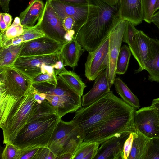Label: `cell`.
Instances as JSON below:
<instances>
[{
	"mask_svg": "<svg viewBox=\"0 0 159 159\" xmlns=\"http://www.w3.org/2000/svg\"><path fill=\"white\" fill-rule=\"evenodd\" d=\"M87 20L79 30L76 39L83 51L94 50L121 20L119 4L111 6L105 0H88Z\"/></svg>",
	"mask_w": 159,
	"mask_h": 159,
	"instance_id": "obj_1",
	"label": "cell"
},
{
	"mask_svg": "<svg viewBox=\"0 0 159 159\" xmlns=\"http://www.w3.org/2000/svg\"><path fill=\"white\" fill-rule=\"evenodd\" d=\"M34 90L32 85L20 97L0 93V127L4 144L12 143L27 123L36 101Z\"/></svg>",
	"mask_w": 159,
	"mask_h": 159,
	"instance_id": "obj_2",
	"label": "cell"
},
{
	"mask_svg": "<svg viewBox=\"0 0 159 159\" xmlns=\"http://www.w3.org/2000/svg\"><path fill=\"white\" fill-rule=\"evenodd\" d=\"M135 110L110 91L94 102L78 110L72 120L84 132L96 125Z\"/></svg>",
	"mask_w": 159,
	"mask_h": 159,
	"instance_id": "obj_3",
	"label": "cell"
},
{
	"mask_svg": "<svg viewBox=\"0 0 159 159\" xmlns=\"http://www.w3.org/2000/svg\"><path fill=\"white\" fill-rule=\"evenodd\" d=\"M61 119V118L57 114L28 122L12 143L20 149L48 147Z\"/></svg>",
	"mask_w": 159,
	"mask_h": 159,
	"instance_id": "obj_4",
	"label": "cell"
},
{
	"mask_svg": "<svg viewBox=\"0 0 159 159\" xmlns=\"http://www.w3.org/2000/svg\"><path fill=\"white\" fill-rule=\"evenodd\" d=\"M57 86L46 82L34 83L33 86L42 93L46 100L56 108L60 117L75 112L82 107L81 96L57 75Z\"/></svg>",
	"mask_w": 159,
	"mask_h": 159,
	"instance_id": "obj_5",
	"label": "cell"
},
{
	"mask_svg": "<svg viewBox=\"0 0 159 159\" xmlns=\"http://www.w3.org/2000/svg\"><path fill=\"white\" fill-rule=\"evenodd\" d=\"M83 130L73 120L58 123L48 147L56 159H73L84 141Z\"/></svg>",
	"mask_w": 159,
	"mask_h": 159,
	"instance_id": "obj_6",
	"label": "cell"
},
{
	"mask_svg": "<svg viewBox=\"0 0 159 159\" xmlns=\"http://www.w3.org/2000/svg\"><path fill=\"white\" fill-rule=\"evenodd\" d=\"M135 110L115 116L91 127L84 132V141L97 142L100 145L117 134L136 132L134 122Z\"/></svg>",
	"mask_w": 159,
	"mask_h": 159,
	"instance_id": "obj_7",
	"label": "cell"
},
{
	"mask_svg": "<svg viewBox=\"0 0 159 159\" xmlns=\"http://www.w3.org/2000/svg\"><path fill=\"white\" fill-rule=\"evenodd\" d=\"M13 67L32 80L42 73L56 75V71L65 66L59 51L48 55L18 57Z\"/></svg>",
	"mask_w": 159,
	"mask_h": 159,
	"instance_id": "obj_8",
	"label": "cell"
},
{
	"mask_svg": "<svg viewBox=\"0 0 159 159\" xmlns=\"http://www.w3.org/2000/svg\"><path fill=\"white\" fill-rule=\"evenodd\" d=\"M32 85L31 80L13 66L0 67V93L20 97Z\"/></svg>",
	"mask_w": 159,
	"mask_h": 159,
	"instance_id": "obj_9",
	"label": "cell"
},
{
	"mask_svg": "<svg viewBox=\"0 0 159 159\" xmlns=\"http://www.w3.org/2000/svg\"><path fill=\"white\" fill-rule=\"evenodd\" d=\"M38 21L45 36L63 44L70 41L67 32L63 27L62 20L57 15L48 0Z\"/></svg>",
	"mask_w": 159,
	"mask_h": 159,
	"instance_id": "obj_10",
	"label": "cell"
},
{
	"mask_svg": "<svg viewBox=\"0 0 159 159\" xmlns=\"http://www.w3.org/2000/svg\"><path fill=\"white\" fill-rule=\"evenodd\" d=\"M110 34L96 49L88 52L87 60L85 64V75L90 81L95 80L98 75L107 68Z\"/></svg>",
	"mask_w": 159,
	"mask_h": 159,
	"instance_id": "obj_11",
	"label": "cell"
},
{
	"mask_svg": "<svg viewBox=\"0 0 159 159\" xmlns=\"http://www.w3.org/2000/svg\"><path fill=\"white\" fill-rule=\"evenodd\" d=\"M128 20H120L110 34L109 52L106 70L111 87L116 78V65L121 47L124 32Z\"/></svg>",
	"mask_w": 159,
	"mask_h": 159,
	"instance_id": "obj_12",
	"label": "cell"
},
{
	"mask_svg": "<svg viewBox=\"0 0 159 159\" xmlns=\"http://www.w3.org/2000/svg\"><path fill=\"white\" fill-rule=\"evenodd\" d=\"M134 122L136 130L148 139L159 138V120L151 106L135 110Z\"/></svg>",
	"mask_w": 159,
	"mask_h": 159,
	"instance_id": "obj_13",
	"label": "cell"
},
{
	"mask_svg": "<svg viewBox=\"0 0 159 159\" xmlns=\"http://www.w3.org/2000/svg\"><path fill=\"white\" fill-rule=\"evenodd\" d=\"M57 16L61 20L67 16L73 17L76 21L74 38L76 39L79 30L87 18L89 5L64 3L57 0H48Z\"/></svg>",
	"mask_w": 159,
	"mask_h": 159,
	"instance_id": "obj_14",
	"label": "cell"
},
{
	"mask_svg": "<svg viewBox=\"0 0 159 159\" xmlns=\"http://www.w3.org/2000/svg\"><path fill=\"white\" fill-rule=\"evenodd\" d=\"M63 44L45 36L24 42L19 57L55 53L60 51Z\"/></svg>",
	"mask_w": 159,
	"mask_h": 159,
	"instance_id": "obj_15",
	"label": "cell"
},
{
	"mask_svg": "<svg viewBox=\"0 0 159 159\" xmlns=\"http://www.w3.org/2000/svg\"><path fill=\"white\" fill-rule=\"evenodd\" d=\"M130 132L118 133L103 142L98 148L94 159H123L124 143Z\"/></svg>",
	"mask_w": 159,
	"mask_h": 159,
	"instance_id": "obj_16",
	"label": "cell"
},
{
	"mask_svg": "<svg viewBox=\"0 0 159 159\" xmlns=\"http://www.w3.org/2000/svg\"><path fill=\"white\" fill-rule=\"evenodd\" d=\"M150 39L143 31L139 30L135 35L133 44L129 48L139 66L134 73H138L145 70V65L150 50Z\"/></svg>",
	"mask_w": 159,
	"mask_h": 159,
	"instance_id": "obj_17",
	"label": "cell"
},
{
	"mask_svg": "<svg viewBox=\"0 0 159 159\" xmlns=\"http://www.w3.org/2000/svg\"><path fill=\"white\" fill-rule=\"evenodd\" d=\"M119 13L121 20L139 24L143 20L141 0H120Z\"/></svg>",
	"mask_w": 159,
	"mask_h": 159,
	"instance_id": "obj_18",
	"label": "cell"
},
{
	"mask_svg": "<svg viewBox=\"0 0 159 159\" xmlns=\"http://www.w3.org/2000/svg\"><path fill=\"white\" fill-rule=\"evenodd\" d=\"M95 80L92 88L82 96V107L90 105L110 91L111 87L108 80L106 69L102 72Z\"/></svg>",
	"mask_w": 159,
	"mask_h": 159,
	"instance_id": "obj_19",
	"label": "cell"
},
{
	"mask_svg": "<svg viewBox=\"0 0 159 159\" xmlns=\"http://www.w3.org/2000/svg\"><path fill=\"white\" fill-rule=\"evenodd\" d=\"M148 80L159 83V40L150 38V50L145 65Z\"/></svg>",
	"mask_w": 159,
	"mask_h": 159,
	"instance_id": "obj_20",
	"label": "cell"
},
{
	"mask_svg": "<svg viewBox=\"0 0 159 159\" xmlns=\"http://www.w3.org/2000/svg\"><path fill=\"white\" fill-rule=\"evenodd\" d=\"M83 52L82 47L76 39L73 38L64 43L60 51L64 66L73 68L77 66Z\"/></svg>",
	"mask_w": 159,
	"mask_h": 159,
	"instance_id": "obj_21",
	"label": "cell"
},
{
	"mask_svg": "<svg viewBox=\"0 0 159 159\" xmlns=\"http://www.w3.org/2000/svg\"><path fill=\"white\" fill-rule=\"evenodd\" d=\"M45 4L41 0H34L20 14L19 17L23 26H33L40 17Z\"/></svg>",
	"mask_w": 159,
	"mask_h": 159,
	"instance_id": "obj_22",
	"label": "cell"
},
{
	"mask_svg": "<svg viewBox=\"0 0 159 159\" xmlns=\"http://www.w3.org/2000/svg\"><path fill=\"white\" fill-rule=\"evenodd\" d=\"M56 75L60 77L81 97L83 96L84 89L87 86L76 73L67 70L64 67L57 71Z\"/></svg>",
	"mask_w": 159,
	"mask_h": 159,
	"instance_id": "obj_23",
	"label": "cell"
},
{
	"mask_svg": "<svg viewBox=\"0 0 159 159\" xmlns=\"http://www.w3.org/2000/svg\"><path fill=\"white\" fill-rule=\"evenodd\" d=\"M24 42L18 45H11L0 47V67H13L19 57Z\"/></svg>",
	"mask_w": 159,
	"mask_h": 159,
	"instance_id": "obj_24",
	"label": "cell"
},
{
	"mask_svg": "<svg viewBox=\"0 0 159 159\" xmlns=\"http://www.w3.org/2000/svg\"><path fill=\"white\" fill-rule=\"evenodd\" d=\"M114 84L116 91L124 102L136 109L139 108V99L120 78H116Z\"/></svg>",
	"mask_w": 159,
	"mask_h": 159,
	"instance_id": "obj_25",
	"label": "cell"
},
{
	"mask_svg": "<svg viewBox=\"0 0 159 159\" xmlns=\"http://www.w3.org/2000/svg\"><path fill=\"white\" fill-rule=\"evenodd\" d=\"M24 32L21 35L16 37L11 40L13 45H18L22 43L45 36L39 27L38 21L33 26H23Z\"/></svg>",
	"mask_w": 159,
	"mask_h": 159,
	"instance_id": "obj_26",
	"label": "cell"
},
{
	"mask_svg": "<svg viewBox=\"0 0 159 159\" xmlns=\"http://www.w3.org/2000/svg\"><path fill=\"white\" fill-rule=\"evenodd\" d=\"M137 135L134 139L128 159H144L149 139L136 131Z\"/></svg>",
	"mask_w": 159,
	"mask_h": 159,
	"instance_id": "obj_27",
	"label": "cell"
},
{
	"mask_svg": "<svg viewBox=\"0 0 159 159\" xmlns=\"http://www.w3.org/2000/svg\"><path fill=\"white\" fill-rule=\"evenodd\" d=\"M23 32L24 27L20 18L16 17L12 24L4 32L0 33V47L3 46L9 40L21 35Z\"/></svg>",
	"mask_w": 159,
	"mask_h": 159,
	"instance_id": "obj_28",
	"label": "cell"
},
{
	"mask_svg": "<svg viewBox=\"0 0 159 159\" xmlns=\"http://www.w3.org/2000/svg\"><path fill=\"white\" fill-rule=\"evenodd\" d=\"M99 145L97 142L83 141L76 150L73 159H94Z\"/></svg>",
	"mask_w": 159,
	"mask_h": 159,
	"instance_id": "obj_29",
	"label": "cell"
},
{
	"mask_svg": "<svg viewBox=\"0 0 159 159\" xmlns=\"http://www.w3.org/2000/svg\"><path fill=\"white\" fill-rule=\"evenodd\" d=\"M131 53L129 47L127 45H124L121 47L117 61L116 74L122 75L126 72Z\"/></svg>",
	"mask_w": 159,
	"mask_h": 159,
	"instance_id": "obj_30",
	"label": "cell"
},
{
	"mask_svg": "<svg viewBox=\"0 0 159 159\" xmlns=\"http://www.w3.org/2000/svg\"><path fill=\"white\" fill-rule=\"evenodd\" d=\"M144 159H159V138L149 139Z\"/></svg>",
	"mask_w": 159,
	"mask_h": 159,
	"instance_id": "obj_31",
	"label": "cell"
},
{
	"mask_svg": "<svg viewBox=\"0 0 159 159\" xmlns=\"http://www.w3.org/2000/svg\"><path fill=\"white\" fill-rule=\"evenodd\" d=\"M157 0H141L143 20L148 23L152 22Z\"/></svg>",
	"mask_w": 159,
	"mask_h": 159,
	"instance_id": "obj_32",
	"label": "cell"
},
{
	"mask_svg": "<svg viewBox=\"0 0 159 159\" xmlns=\"http://www.w3.org/2000/svg\"><path fill=\"white\" fill-rule=\"evenodd\" d=\"M1 155L2 159H19L21 149L12 143L5 144Z\"/></svg>",
	"mask_w": 159,
	"mask_h": 159,
	"instance_id": "obj_33",
	"label": "cell"
},
{
	"mask_svg": "<svg viewBox=\"0 0 159 159\" xmlns=\"http://www.w3.org/2000/svg\"><path fill=\"white\" fill-rule=\"evenodd\" d=\"M139 31L132 22L127 21L123 33L122 42L127 43L129 47L131 46L134 43L135 36Z\"/></svg>",
	"mask_w": 159,
	"mask_h": 159,
	"instance_id": "obj_34",
	"label": "cell"
},
{
	"mask_svg": "<svg viewBox=\"0 0 159 159\" xmlns=\"http://www.w3.org/2000/svg\"><path fill=\"white\" fill-rule=\"evenodd\" d=\"M31 81L32 84L34 83L46 82L54 86L58 84L57 75L47 73L41 74Z\"/></svg>",
	"mask_w": 159,
	"mask_h": 159,
	"instance_id": "obj_35",
	"label": "cell"
},
{
	"mask_svg": "<svg viewBox=\"0 0 159 159\" xmlns=\"http://www.w3.org/2000/svg\"><path fill=\"white\" fill-rule=\"evenodd\" d=\"M136 132L131 133L125 140L124 145L123 155V159H128L132 148L133 141L137 135Z\"/></svg>",
	"mask_w": 159,
	"mask_h": 159,
	"instance_id": "obj_36",
	"label": "cell"
},
{
	"mask_svg": "<svg viewBox=\"0 0 159 159\" xmlns=\"http://www.w3.org/2000/svg\"><path fill=\"white\" fill-rule=\"evenodd\" d=\"M41 148L34 147L21 149V152L19 159H35Z\"/></svg>",
	"mask_w": 159,
	"mask_h": 159,
	"instance_id": "obj_37",
	"label": "cell"
},
{
	"mask_svg": "<svg viewBox=\"0 0 159 159\" xmlns=\"http://www.w3.org/2000/svg\"><path fill=\"white\" fill-rule=\"evenodd\" d=\"M62 25L66 32H73L75 34V30L76 26V21L74 18L70 16L65 17L62 20Z\"/></svg>",
	"mask_w": 159,
	"mask_h": 159,
	"instance_id": "obj_38",
	"label": "cell"
},
{
	"mask_svg": "<svg viewBox=\"0 0 159 159\" xmlns=\"http://www.w3.org/2000/svg\"><path fill=\"white\" fill-rule=\"evenodd\" d=\"M55 159L56 157L48 147H41L35 159Z\"/></svg>",
	"mask_w": 159,
	"mask_h": 159,
	"instance_id": "obj_39",
	"label": "cell"
},
{
	"mask_svg": "<svg viewBox=\"0 0 159 159\" xmlns=\"http://www.w3.org/2000/svg\"><path fill=\"white\" fill-rule=\"evenodd\" d=\"M60 2L76 5L88 4V0H57Z\"/></svg>",
	"mask_w": 159,
	"mask_h": 159,
	"instance_id": "obj_40",
	"label": "cell"
},
{
	"mask_svg": "<svg viewBox=\"0 0 159 159\" xmlns=\"http://www.w3.org/2000/svg\"><path fill=\"white\" fill-rule=\"evenodd\" d=\"M4 20L7 28L11 25L12 21V16L9 14L7 13H2Z\"/></svg>",
	"mask_w": 159,
	"mask_h": 159,
	"instance_id": "obj_41",
	"label": "cell"
},
{
	"mask_svg": "<svg viewBox=\"0 0 159 159\" xmlns=\"http://www.w3.org/2000/svg\"><path fill=\"white\" fill-rule=\"evenodd\" d=\"M10 0H0V6L5 12H8L9 10V3Z\"/></svg>",
	"mask_w": 159,
	"mask_h": 159,
	"instance_id": "obj_42",
	"label": "cell"
},
{
	"mask_svg": "<svg viewBox=\"0 0 159 159\" xmlns=\"http://www.w3.org/2000/svg\"><path fill=\"white\" fill-rule=\"evenodd\" d=\"M151 106L154 109L159 120V98L154 99Z\"/></svg>",
	"mask_w": 159,
	"mask_h": 159,
	"instance_id": "obj_43",
	"label": "cell"
},
{
	"mask_svg": "<svg viewBox=\"0 0 159 159\" xmlns=\"http://www.w3.org/2000/svg\"><path fill=\"white\" fill-rule=\"evenodd\" d=\"M7 28L4 20L2 13L1 12L0 14V33L4 32Z\"/></svg>",
	"mask_w": 159,
	"mask_h": 159,
	"instance_id": "obj_44",
	"label": "cell"
},
{
	"mask_svg": "<svg viewBox=\"0 0 159 159\" xmlns=\"http://www.w3.org/2000/svg\"><path fill=\"white\" fill-rule=\"evenodd\" d=\"M151 20L152 22L154 23L159 29V11L153 15Z\"/></svg>",
	"mask_w": 159,
	"mask_h": 159,
	"instance_id": "obj_45",
	"label": "cell"
},
{
	"mask_svg": "<svg viewBox=\"0 0 159 159\" xmlns=\"http://www.w3.org/2000/svg\"><path fill=\"white\" fill-rule=\"evenodd\" d=\"M111 6L119 4L120 0H105Z\"/></svg>",
	"mask_w": 159,
	"mask_h": 159,
	"instance_id": "obj_46",
	"label": "cell"
},
{
	"mask_svg": "<svg viewBox=\"0 0 159 159\" xmlns=\"http://www.w3.org/2000/svg\"><path fill=\"white\" fill-rule=\"evenodd\" d=\"M159 9V0H157L154 8V12Z\"/></svg>",
	"mask_w": 159,
	"mask_h": 159,
	"instance_id": "obj_47",
	"label": "cell"
}]
</instances>
